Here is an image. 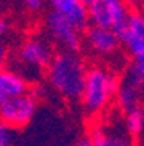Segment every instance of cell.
I'll list each match as a JSON object with an SVG mask.
<instances>
[{
	"label": "cell",
	"mask_w": 144,
	"mask_h": 146,
	"mask_svg": "<svg viewBox=\"0 0 144 146\" xmlns=\"http://www.w3.org/2000/svg\"><path fill=\"white\" fill-rule=\"evenodd\" d=\"M51 59H52V46L44 38L33 36V38L25 41L19 49V72L18 70H15V72H18L22 78H24V75L29 78L30 72L33 73V76H36L44 67L49 65Z\"/></svg>",
	"instance_id": "3"
},
{
	"label": "cell",
	"mask_w": 144,
	"mask_h": 146,
	"mask_svg": "<svg viewBox=\"0 0 144 146\" xmlns=\"http://www.w3.org/2000/svg\"><path fill=\"white\" fill-rule=\"evenodd\" d=\"M86 38L89 46L101 56H108L116 52L120 41V38L109 27H100V26L89 27L86 32Z\"/></svg>",
	"instance_id": "8"
},
{
	"label": "cell",
	"mask_w": 144,
	"mask_h": 146,
	"mask_svg": "<svg viewBox=\"0 0 144 146\" xmlns=\"http://www.w3.org/2000/svg\"><path fill=\"white\" fill-rule=\"evenodd\" d=\"M86 72L83 59L73 51H62L52 56L48 65V76L52 88L68 100L81 97Z\"/></svg>",
	"instance_id": "1"
},
{
	"label": "cell",
	"mask_w": 144,
	"mask_h": 146,
	"mask_svg": "<svg viewBox=\"0 0 144 146\" xmlns=\"http://www.w3.org/2000/svg\"><path fill=\"white\" fill-rule=\"evenodd\" d=\"M125 127H127V132H128L130 135H133V137H138L141 132L144 130V114H143L141 106L127 113Z\"/></svg>",
	"instance_id": "13"
},
{
	"label": "cell",
	"mask_w": 144,
	"mask_h": 146,
	"mask_svg": "<svg viewBox=\"0 0 144 146\" xmlns=\"http://www.w3.org/2000/svg\"><path fill=\"white\" fill-rule=\"evenodd\" d=\"M120 41L125 44L127 51L133 59L144 57V15L135 13L130 15L125 32L120 36Z\"/></svg>",
	"instance_id": "7"
},
{
	"label": "cell",
	"mask_w": 144,
	"mask_h": 146,
	"mask_svg": "<svg viewBox=\"0 0 144 146\" xmlns=\"http://www.w3.org/2000/svg\"><path fill=\"white\" fill-rule=\"evenodd\" d=\"M46 32L59 46L63 48V51L76 52L81 48L79 30L54 10L46 16Z\"/></svg>",
	"instance_id": "5"
},
{
	"label": "cell",
	"mask_w": 144,
	"mask_h": 146,
	"mask_svg": "<svg viewBox=\"0 0 144 146\" xmlns=\"http://www.w3.org/2000/svg\"><path fill=\"white\" fill-rule=\"evenodd\" d=\"M79 2H83L84 5H87V7H89V5L92 3V2H94V0H79Z\"/></svg>",
	"instance_id": "22"
},
{
	"label": "cell",
	"mask_w": 144,
	"mask_h": 146,
	"mask_svg": "<svg viewBox=\"0 0 144 146\" xmlns=\"http://www.w3.org/2000/svg\"><path fill=\"white\" fill-rule=\"evenodd\" d=\"M5 99H7V97H5V94L2 92V89H0V105L3 103V100H5Z\"/></svg>",
	"instance_id": "20"
},
{
	"label": "cell",
	"mask_w": 144,
	"mask_h": 146,
	"mask_svg": "<svg viewBox=\"0 0 144 146\" xmlns=\"http://www.w3.org/2000/svg\"><path fill=\"white\" fill-rule=\"evenodd\" d=\"M141 110H143V114H144V105H143V108H141Z\"/></svg>",
	"instance_id": "24"
},
{
	"label": "cell",
	"mask_w": 144,
	"mask_h": 146,
	"mask_svg": "<svg viewBox=\"0 0 144 146\" xmlns=\"http://www.w3.org/2000/svg\"><path fill=\"white\" fill-rule=\"evenodd\" d=\"M106 2L109 8V29L120 38L130 19L128 3L125 0H106Z\"/></svg>",
	"instance_id": "10"
},
{
	"label": "cell",
	"mask_w": 144,
	"mask_h": 146,
	"mask_svg": "<svg viewBox=\"0 0 144 146\" xmlns=\"http://www.w3.org/2000/svg\"><path fill=\"white\" fill-rule=\"evenodd\" d=\"M13 145V133L11 127L0 122V146H11Z\"/></svg>",
	"instance_id": "14"
},
{
	"label": "cell",
	"mask_w": 144,
	"mask_h": 146,
	"mask_svg": "<svg viewBox=\"0 0 144 146\" xmlns=\"http://www.w3.org/2000/svg\"><path fill=\"white\" fill-rule=\"evenodd\" d=\"M116 97H117L120 110L125 113L135 108H139L144 100V81L139 80L131 70H127L122 80L119 81Z\"/></svg>",
	"instance_id": "6"
},
{
	"label": "cell",
	"mask_w": 144,
	"mask_h": 146,
	"mask_svg": "<svg viewBox=\"0 0 144 146\" xmlns=\"http://www.w3.org/2000/svg\"><path fill=\"white\" fill-rule=\"evenodd\" d=\"M90 138L95 146H131L128 137L122 132H116L114 129L108 130L104 127H97L92 132Z\"/></svg>",
	"instance_id": "12"
},
{
	"label": "cell",
	"mask_w": 144,
	"mask_h": 146,
	"mask_svg": "<svg viewBox=\"0 0 144 146\" xmlns=\"http://www.w3.org/2000/svg\"><path fill=\"white\" fill-rule=\"evenodd\" d=\"M54 11L62 15L68 22H71L78 30L89 27V13L87 5L79 0H49Z\"/></svg>",
	"instance_id": "9"
},
{
	"label": "cell",
	"mask_w": 144,
	"mask_h": 146,
	"mask_svg": "<svg viewBox=\"0 0 144 146\" xmlns=\"http://www.w3.org/2000/svg\"><path fill=\"white\" fill-rule=\"evenodd\" d=\"M138 3H139V5L143 3V5H144V0H138Z\"/></svg>",
	"instance_id": "23"
},
{
	"label": "cell",
	"mask_w": 144,
	"mask_h": 146,
	"mask_svg": "<svg viewBox=\"0 0 144 146\" xmlns=\"http://www.w3.org/2000/svg\"><path fill=\"white\" fill-rule=\"evenodd\" d=\"M7 48L3 46V43H0V70L5 68V64H7Z\"/></svg>",
	"instance_id": "17"
},
{
	"label": "cell",
	"mask_w": 144,
	"mask_h": 146,
	"mask_svg": "<svg viewBox=\"0 0 144 146\" xmlns=\"http://www.w3.org/2000/svg\"><path fill=\"white\" fill-rule=\"evenodd\" d=\"M75 146H95V145L90 137H83V138H79L75 143Z\"/></svg>",
	"instance_id": "18"
},
{
	"label": "cell",
	"mask_w": 144,
	"mask_h": 146,
	"mask_svg": "<svg viewBox=\"0 0 144 146\" xmlns=\"http://www.w3.org/2000/svg\"><path fill=\"white\" fill-rule=\"evenodd\" d=\"M117 86H119L117 78L104 68L94 67L87 70L83 92H81L83 105L87 113L97 114L106 110L111 99L116 95Z\"/></svg>",
	"instance_id": "2"
},
{
	"label": "cell",
	"mask_w": 144,
	"mask_h": 146,
	"mask_svg": "<svg viewBox=\"0 0 144 146\" xmlns=\"http://www.w3.org/2000/svg\"><path fill=\"white\" fill-rule=\"evenodd\" d=\"M36 110L33 95L21 94L16 97H7L0 105V122L8 127H22L30 122Z\"/></svg>",
	"instance_id": "4"
},
{
	"label": "cell",
	"mask_w": 144,
	"mask_h": 146,
	"mask_svg": "<svg viewBox=\"0 0 144 146\" xmlns=\"http://www.w3.org/2000/svg\"><path fill=\"white\" fill-rule=\"evenodd\" d=\"M125 2L128 5H139V3H138V0H125Z\"/></svg>",
	"instance_id": "21"
},
{
	"label": "cell",
	"mask_w": 144,
	"mask_h": 146,
	"mask_svg": "<svg viewBox=\"0 0 144 146\" xmlns=\"http://www.w3.org/2000/svg\"><path fill=\"white\" fill-rule=\"evenodd\" d=\"M7 22L3 21V18H2V16H0V35H2V33H5L7 32Z\"/></svg>",
	"instance_id": "19"
},
{
	"label": "cell",
	"mask_w": 144,
	"mask_h": 146,
	"mask_svg": "<svg viewBox=\"0 0 144 146\" xmlns=\"http://www.w3.org/2000/svg\"><path fill=\"white\" fill-rule=\"evenodd\" d=\"M22 2L30 11H38L44 3V0H22Z\"/></svg>",
	"instance_id": "16"
},
{
	"label": "cell",
	"mask_w": 144,
	"mask_h": 146,
	"mask_svg": "<svg viewBox=\"0 0 144 146\" xmlns=\"http://www.w3.org/2000/svg\"><path fill=\"white\" fill-rule=\"evenodd\" d=\"M0 89L5 97H16L27 92V81L15 70L3 68L0 70Z\"/></svg>",
	"instance_id": "11"
},
{
	"label": "cell",
	"mask_w": 144,
	"mask_h": 146,
	"mask_svg": "<svg viewBox=\"0 0 144 146\" xmlns=\"http://www.w3.org/2000/svg\"><path fill=\"white\" fill-rule=\"evenodd\" d=\"M128 70H131L139 80L144 81V57L143 59H135L133 64L128 67Z\"/></svg>",
	"instance_id": "15"
}]
</instances>
